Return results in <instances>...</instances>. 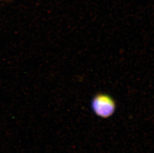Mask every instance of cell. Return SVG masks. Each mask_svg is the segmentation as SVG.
<instances>
[{
	"mask_svg": "<svg viewBox=\"0 0 154 153\" xmlns=\"http://www.w3.org/2000/svg\"><path fill=\"white\" fill-rule=\"evenodd\" d=\"M12 0H0V2H1L2 1H11Z\"/></svg>",
	"mask_w": 154,
	"mask_h": 153,
	"instance_id": "cell-2",
	"label": "cell"
},
{
	"mask_svg": "<svg viewBox=\"0 0 154 153\" xmlns=\"http://www.w3.org/2000/svg\"><path fill=\"white\" fill-rule=\"evenodd\" d=\"M91 107L94 112L99 117L108 118L115 112L116 104L113 98L105 94H98L91 101Z\"/></svg>",
	"mask_w": 154,
	"mask_h": 153,
	"instance_id": "cell-1",
	"label": "cell"
}]
</instances>
